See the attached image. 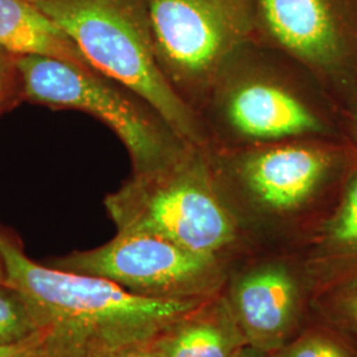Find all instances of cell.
<instances>
[{
    "instance_id": "obj_1",
    "label": "cell",
    "mask_w": 357,
    "mask_h": 357,
    "mask_svg": "<svg viewBox=\"0 0 357 357\" xmlns=\"http://www.w3.org/2000/svg\"><path fill=\"white\" fill-rule=\"evenodd\" d=\"M203 147L217 191L255 246H295L331 208L357 166L352 139Z\"/></svg>"
},
{
    "instance_id": "obj_2",
    "label": "cell",
    "mask_w": 357,
    "mask_h": 357,
    "mask_svg": "<svg viewBox=\"0 0 357 357\" xmlns=\"http://www.w3.org/2000/svg\"><path fill=\"white\" fill-rule=\"evenodd\" d=\"M196 115L204 146L211 149L352 139L351 116L317 77L257 38L230 54Z\"/></svg>"
},
{
    "instance_id": "obj_3",
    "label": "cell",
    "mask_w": 357,
    "mask_h": 357,
    "mask_svg": "<svg viewBox=\"0 0 357 357\" xmlns=\"http://www.w3.org/2000/svg\"><path fill=\"white\" fill-rule=\"evenodd\" d=\"M7 283L23 294L38 319L48 357H98L153 340L202 301H160L114 282L41 265L0 231Z\"/></svg>"
},
{
    "instance_id": "obj_4",
    "label": "cell",
    "mask_w": 357,
    "mask_h": 357,
    "mask_svg": "<svg viewBox=\"0 0 357 357\" xmlns=\"http://www.w3.org/2000/svg\"><path fill=\"white\" fill-rule=\"evenodd\" d=\"M103 204L119 233L153 234L229 261L255 248L217 191L203 146L192 144L163 168L131 174Z\"/></svg>"
},
{
    "instance_id": "obj_5",
    "label": "cell",
    "mask_w": 357,
    "mask_h": 357,
    "mask_svg": "<svg viewBox=\"0 0 357 357\" xmlns=\"http://www.w3.org/2000/svg\"><path fill=\"white\" fill-rule=\"evenodd\" d=\"M91 66L137 93L178 135L204 146L199 118L171 88L153 48L149 0H31Z\"/></svg>"
},
{
    "instance_id": "obj_6",
    "label": "cell",
    "mask_w": 357,
    "mask_h": 357,
    "mask_svg": "<svg viewBox=\"0 0 357 357\" xmlns=\"http://www.w3.org/2000/svg\"><path fill=\"white\" fill-rule=\"evenodd\" d=\"M24 101L93 115L128 150L132 174L163 168L191 147L142 97L96 68L44 56H19Z\"/></svg>"
},
{
    "instance_id": "obj_7",
    "label": "cell",
    "mask_w": 357,
    "mask_h": 357,
    "mask_svg": "<svg viewBox=\"0 0 357 357\" xmlns=\"http://www.w3.org/2000/svg\"><path fill=\"white\" fill-rule=\"evenodd\" d=\"M149 11L158 64L196 113L230 54L255 38L253 0H149Z\"/></svg>"
},
{
    "instance_id": "obj_8",
    "label": "cell",
    "mask_w": 357,
    "mask_h": 357,
    "mask_svg": "<svg viewBox=\"0 0 357 357\" xmlns=\"http://www.w3.org/2000/svg\"><path fill=\"white\" fill-rule=\"evenodd\" d=\"M233 261L153 234L116 231L109 243L53 258L47 265L109 280L144 298L202 301L224 290Z\"/></svg>"
},
{
    "instance_id": "obj_9",
    "label": "cell",
    "mask_w": 357,
    "mask_h": 357,
    "mask_svg": "<svg viewBox=\"0 0 357 357\" xmlns=\"http://www.w3.org/2000/svg\"><path fill=\"white\" fill-rule=\"evenodd\" d=\"M255 38L307 68L347 114L357 109V0H253Z\"/></svg>"
},
{
    "instance_id": "obj_10",
    "label": "cell",
    "mask_w": 357,
    "mask_h": 357,
    "mask_svg": "<svg viewBox=\"0 0 357 357\" xmlns=\"http://www.w3.org/2000/svg\"><path fill=\"white\" fill-rule=\"evenodd\" d=\"M222 294L248 345L275 355L302 331L312 290L289 248L255 246L230 265Z\"/></svg>"
},
{
    "instance_id": "obj_11",
    "label": "cell",
    "mask_w": 357,
    "mask_h": 357,
    "mask_svg": "<svg viewBox=\"0 0 357 357\" xmlns=\"http://www.w3.org/2000/svg\"><path fill=\"white\" fill-rule=\"evenodd\" d=\"M299 258L312 296L357 275V166L331 208L290 248Z\"/></svg>"
},
{
    "instance_id": "obj_12",
    "label": "cell",
    "mask_w": 357,
    "mask_h": 357,
    "mask_svg": "<svg viewBox=\"0 0 357 357\" xmlns=\"http://www.w3.org/2000/svg\"><path fill=\"white\" fill-rule=\"evenodd\" d=\"M153 344L160 357H231L248 343L221 291L171 323Z\"/></svg>"
},
{
    "instance_id": "obj_13",
    "label": "cell",
    "mask_w": 357,
    "mask_h": 357,
    "mask_svg": "<svg viewBox=\"0 0 357 357\" xmlns=\"http://www.w3.org/2000/svg\"><path fill=\"white\" fill-rule=\"evenodd\" d=\"M0 47L16 56H44L94 68L64 29L31 0H0Z\"/></svg>"
},
{
    "instance_id": "obj_14",
    "label": "cell",
    "mask_w": 357,
    "mask_h": 357,
    "mask_svg": "<svg viewBox=\"0 0 357 357\" xmlns=\"http://www.w3.org/2000/svg\"><path fill=\"white\" fill-rule=\"evenodd\" d=\"M311 307L321 323L357 339V275L315 294Z\"/></svg>"
},
{
    "instance_id": "obj_15",
    "label": "cell",
    "mask_w": 357,
    "mask_h": 357,
    "mask_svg": "<svg viewBox=\"0 0 357 357\" xmlns=\"http://www.w3.org/2000/svg\"><path fill=\"white\" fill-rule=\"evenodd\" d=\"M275 357H357L351 337L320 323L305 327Z\"/></svg>"
},
{
    "instance_id": "obj_16",
    "label": "cell",
    "mask_w": 357,
    "mask_h": 357,
    "mask_svg": "<svg viewBox=\"0 0 357 357\" xmlns=\"http://www.w3.org/2000/svg\"><path fill=\"white\" fill-rule=\"evenodd\" d=\"M38 333V319L26 296L11 284L0 283V343L26 340Z\"/></svg>"
},
{
    "instance_id": "obj_17",
    "label": "cell",
    "mask_w": 357,
    "mask_h": 357,
    "mask_svg": "<svg viewBox=\"0 0 357 357\" xmlns=\"http://www.w3.org/2000/svg\"><path fill=\"white\" fill-rule=\"evenodd\" d=\"M19 56L0 47V115L24 101Z\"/></svg>"
},
{
    "instance_id": "obj_18",
    "label": "cell",
    "mask_w": 357,
    "mask_h": 357,
    "mask_svg": "<svg viewBox=\"0 0 357 357\" xmlns=\"http://www.w3.org/2000/svg\"><path fill=\"white\" fill-rule=\"evenodd\" d=\"M0 357H48L40 333L15 343H0Z\"/></svg>"
},
{
    "instance_id": "obj_19",
    "label": "cell",
    "mask_w": 357,
    "mask_h": 357,
    "mask_svg": "<svg viewBox=\"0 0 357 357\" xmlns=\"http://www.w3.org/2000/svg\"><path fill=\"white\" fill-rule=\"evenodd\" d=\"M98 357H160L156 352L151 342L138 343V344L126 345L118 349H113Z\"/></svg>"
},
{
    "instance_id": "obj_20",
    "label": "cell",
    "mask_w": 357,
    "mask_h": 357,
    "mask_svg": "<svg viewBox=\"0 0 357 357\" xmlns=\"http://www.w3.org/2000/svg\"><path fill=\"white\" fill-rule=\"evenodd\" d=\"M231 357H275L274 355L266 354L264 351H259L252 345H243V348H240L234 355Z\"/></svg>"
},
{
    "instance_id": "obj_21",
    "label": "cell",
    "mask_w": 357,
    "mask_h": 357,
    "mask_svg": "<svg viewBox=\"0 0 357 357\" xmlns=\"http://www.w3.org/2000/svg\"><path fill=\"white\" fill-rule=\"evenodd\" d=\"M351 137L357 143V109L355 113L351 115Z\"/></svg>"
},
{
    "instance_id": "obj_22",
    "label": "cell",
    "mask_w": 357,
    "mask_h": 357,
    "mask_svg": "<svg viewBox=\"0 0 357 357\" xmlns=\"http://www.w3.org/2000/svg\"><path fill=\"white\" fill-rule=\"evenodd\" d=\"M0 283H7V271H6V265L3 261L1 252H0Z\"/></svg>"
}]
</instances>
